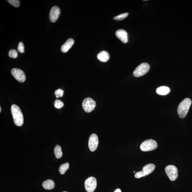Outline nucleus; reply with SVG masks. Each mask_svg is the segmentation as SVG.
<instances>
[{"label":"nucleus","instance_id":"f257e3e1","mask_svg":"<svg viewBox=\"0 0 192 192\" xmlns=\"http://www.w3.org/2000/svg\"><path fill=\"white\" fill-rule=\"evenodd\" d=\"M11 110L14 124L17 126H22L24 123V117L20 108L17 105L13 104Z\"/></svg>","mask_w":192,"mask_h":192},{"label":"nucleus","instance_id":"f03ea898","mask_svg":"<svg viewBox=\"0 0 192 192\" xmlns=\"http://www.w3.org/2000/svg\"><path fill=\"white\" fill-rule=\"evenodd\" d=\"M192 103L191 100L186 98L183 100L179 104L177 108V114L180 118L184 119L188 113Z\"/></svg>","mask_w":192,"mask_h":192},{"label":"nucleus","instance_id":"7ed1b4c3","mask_svg":"<svg viewBox=\"0 0 192 192\" xmlns=\"http://www.w3.org/2000/svg\"><path fill=\"white\" fill-rule=\"evenodd\" d=\"M158 144L155 140L149 139L145 140L140 145V149L143 152H148L154 150L157 148Z\"/></svg>","mask_w":192,"mask_h":192},{"label":"nucleus","instance_id":"20e7f679","mask_svg":"<svg viewBox=\"0 0 192 192\" xmlns=\"http://www.w3.org/2000/svg\"><path fill=\"white\" fill-rule=\"evenodd\" d=\"M150 65L147 63L140 64L135 69L133 75L135 77H139L145 75L150 69Z\"/></svg>","mask_w":192,"mask_h":192},{"label":"nucleus","instance_id":"39448f33","mask_svg":"<svg viewBox=\"0 0 192 192\" xmlns=\"http://www.w3.org/2000/svg\"><path fill=\"white\" fill-rule=\"evenodd\" d=\"M155 168V165L153 164H149L145 165L143 167L141 171L138 172L135 174V177L136 178H140L145 177L153 172Z\"/></svg>","mask_w":192,"mask_h":192},{"label":"nucleus","instance_id":"423d86ee","mask_svg":"<svg viewBox=\"0 0 192 192\" xmlns=\"http://www.w3.org/2000/svg\"><path fill=\"white\" fill-rule=\"evenodd\" d=\"M165 172L171 181L176 180L178 177V169L173 165H169L165 167Z\"/></svg>","mask_w":192,"mask_h":192},{"label":"nucleus","instance_id":"0eeeda50","mask_svg":"<svg viewBox=\"0 0 192 192\" xmlns=\"http://www.w3.org/2000/svg\"><path fill=\"white\" fill-rule=\"evenodd\" d=\"M85 188L87 192H93L97 186V179L95 177H90L85 181Z\"/></svg>","mask_w":192,"mask_h":192},{"label":"nucleus","instance_id":"6e6552de","mask_svg":"<svg viewBox=\"0 0 192 192\" xmlns=\"http://www.w3.org/2000/svg\"><path fill=\"white\" fill-rule=\"evenodd\" d=\"M95 101L90 97L86 98L84 100L82 106L84 110L87 113H90L94 110L95 107Z\"/></svg>","mask_w":192,"mask_h":192},{"label":"nucleus","instance_id":"1a4fd4ad","mask_svg":"<svg viewBox=\"0 0 192 192\" xmlns=\"http://www.w3.org/2000/svg\"><path fill=\"white\" fill-rule=\"evenodd\" d=\"M11 73L14 78L20 82L23 83L25 81V75L21 69L16 68L12 69Z\"/></svg>","mask_w":192,"mask_h":192},{"label":"nucleus","instance_id":"9d476101","mask_svg":"<svg viewBox=\"0 0 192 192\" xmlns=\"http://www.w3.org/2000/svg\"><path fill=\"white\" fill-rule=\"evenodd\" d=\"M99 139L97 135L92 134L89 138L88 146L91 152H94L97 149L98 145Z\"/></svg>","mask_w":192,"mask_h":192},{"label":"nucleus","instance_id":"9b49d317","mask_svg":"<svg viewBox=\"0 0 192 192\" xmlns=\"http://www.w3.org/2000/svg\"><path fill=\"white\" fill-rule=\"evenodd\" d=\"M60 14V10L58 7L54 6L51 9L49 12L50 20L52 22L55 23L57 20Z\"/></svg>","mask_w":192,"mask_h":192},{"label":"nucleus","instance_id":"f8f14e48","mask_svg":"<svg viewBox=\"0 0 192 192\" xmlns=\"http://www.w3.org/2000/svg\"><path fill=\"white\" fill-rule=\"evenodd\" d=\"M116 35L124 43L128 42V34L127 32L123 29H119L116 32Z\"/></svg>","mask_w":192,"mask_h":192},{"label":"nucleus","instance_id":"ddd939ff","mask_svg":"<svg viewBox=\"0 0 192 192\" xmlns=\"http://www.w3.org/2000/svg\"><path fill=\"white\" fill-rule=\"evenodd\" d=\"M74 40L72 38L68 39L61 46V51L63 53H66L71 49L74 44Z\"/></svg>","mask_w":192,"mask_h":192},{"label":"nucleus","instance_id":"4468645a","mask_svg":"<svg viewBox=\"0 0 192 192\" xmlns=\"http://www.w3.org/2000/svg\"><path fill=\"white\" fill-rule=\"evenodd\" d=\"M98 59L102 62H107L110 58V55L107 52L103 51L97 55Z\"/></svg>","mask_w":192,"mask_h":192},{"label":"nucleus","instance_id":"2eb2a0df","mask_svg":"<svg viewBox=\"0 0 192 192\" xmlns=\"http://www.w3.org/2000/svg\"><path fill=\"white\" fill-rule=\"evenodd\" d=\"M170 91V89L168 87L163 86L158 87L156 89V92L159 95H165L169 93Z\"/></svg>","mask_w":192,"mask_h":192},{"label":"nucleus","instance_id":"dca6fc26","mask_svg":"<svg viewBox=\"0 0 192 192\" xmlns=\"http://www.w3.org/2000/svg\"><path fill=\"white\" fill-rule=\"evenodd\" d=\"M42 185L44 189L50 190L53 189L55 187L54 181L51 179L44 181L42 183Z\"/></svg>","mask_w":192,"mask_h":192},{"label":"nucleus","instance_id":"f3484780","mask_svg":"<svg viewBox=\"0 0 192 192\" xmlns=\"http://www.w3.org/2000/svg\"><path fill=\"white\" fill-rule=\"evenodd\" d=\"M54 154L57 159H60L62 156V149L60 146L57 145L54 148Z\"/></svg>","mask_w":192,"mask_h":192},{"label":"nucleus","instance_id":"a211bd4d","mask_svg":"<svg viewBox=\"0 0 192 192\" xmlns=\"http://www.w3.org/2000/svg\"><path fill=\"white\" fill-rule=\"evenodd\" d=\"M69 165L68 163L63 164L59 168V171L61 175H63L65 173L66 171L69 168Z\"/></svg>","mask_w":192,"mask_h":192},{"label":"nucleus","instance_id":"6ab92c4d","mask_svg":"<svg viewBox=\"0 0 192 192\" xmlns=\"http://www.w3.org/2000/svg\"><path fill=\"white\" fill-rule=\"evenodd\" d=\"M128 15H129V14L127 12L123 13L116 16L113 18V19L116 20H122L127 17Z\"/></svg>","mask_w":192,"mask_h":192},{"label":"nucleus","instance_id":"aec40b11","mask_svg":"<svg viewBox=\"0 0 192 192\" xmlns=\"http://www.w3.org/2000/svg\"><path fill=\"white\" fill-rule=\"evenodd\" d=\"M9 56L11 58H17L18 56L17 51L15 49H12L10 50L9 52Z\"/></svg>","mask_w":192,"mask_h":192},{"label":"nucleus","instance_id":"412c9836","mask_svg":"<svg viewBox=\"0 0 192 192\" xmlns=\"http://www.w3.org/2000/svg\"><path fill=\"white\" fill-rule=\"evenodd\" d=\"M54 106L55 108H61L64 106V103L61 101L57 99L55 100L54 103Z\"/></svg>","mask_w":192,"mask_h":192},{"label":"nucleus","instance_id":"4be33fe9","mask_svg":"<svg viewBox=\"0 0 192 192\" xmlns=\"http://www.w3.org/2000/svg\"><path fill=\"white\" fill-rule=\"evenodd\" d=\"M7 1L12 6L15 7H18L20 5V1L18 0H8Z\"/></svg>","mask_w":192,"mask_h":192},{"label":"nucleus","instance_id":"5701e85b","mask_svg":"<svg viewBox=\"0 0 192 192\" xmlns=\"http://www.w3.org/2000/svg\"><path fill=\"white\" fill-rule=\"evenodd\" d=\"M55 95L56 96V98L62 97L64 94V91L61 89H58L55 91Z\"/></svg>","mask_w":192,"mask_h":192},{"label":"nucleus","instance_id":"b1692460","mask_svg":"<svg viewBox=\"0 0 192 192\" xmlns=\"http://www.w3.org/2000/svg\"><path fill=\"white\" fill-rule=\"evenodd\" d=\"M18 50L20 52L23 53L25 52L24 46L22 42H20L17 47Z\"/></svg>","mask_w":192,"mask_h":192},{"label":"nucleus","instance_id":"393cba45","mask_svg":"<svg viewBox=\"0 0 192 192\" xmlns=\"http://www.w3.org/2000/svg\"><path fill=\"white\" fill-rule=\"evenodd\" d=\"M113 192H122V191L120 188H117Z\"/></svg>","mask_w":192,"mask_h":192},{"label":"nucleus","instance_id":"a878e982","mask_svg":"<svg viewBox=\"0 0 192 192\" xmlns=\"http://www.w3.org/2000/svg\"><path fill=\"white\" fill-rule=\"evenodd\" d=\"M1 107H0V112H1Z\"/></svg>","mask_w":192,"mask_h":192},{"label":"nucleus","instance_id":"bb28decb","mask_svg":"<svg viewBox=\"0 0 192 192\" xmlns=\"http://www.w3.org/2000/svg\"><path fill=\"white\" fill-rule=\"evenodd\" d=\"M63 192H67V191H63Z\"/></svg>","mask_w":192,"mask_h":192}]
</instances>
